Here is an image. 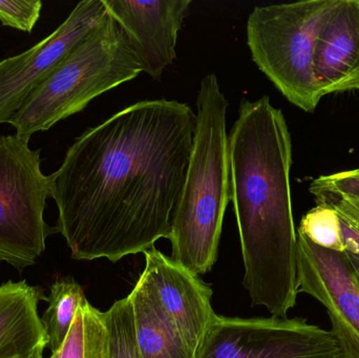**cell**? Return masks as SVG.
Wrapping results in <instances>:
<instances>
[{"mask_svg":"<svg viewBox=\"0 0 359 358\" xmlns=\"http://www.w3.org/2000/svg\"><path fill=\"white\" fill-rule=\"evenodd\" d=\"M15 135H0V261L22 273L35 265L56 226L44 221L50 177L41 170L40 149Z\"/></svg>","mask_w":359,"mask_h":358,"instance_id":"obj_6","label":"cell"},{"mask_svg":"<svg viewBox=\"0 0 359 358\" xmlns=\"http://www.w3.org/2000/svg\"><path fill=\"white\" fill-rule=\"evenodd\" d=\"M48 358H111L105 312L86 300L78 309L62 346Z\"/></svg>","mask_w":359,"mask_h":358,"instance_id":"obj_15","label":"cell"},{"mask_svg":"<svg viewBox=\"0 0 359 358\" xmlns=\"http://www.w3.org/2000/svg\"><path fill=\"white\" fill-rule=\"evenodd\" d=\"M105 315L109 324L111 358H142L137 347L134 315L128 296L114 303Z\"/></svg>","mask_w":359,"mask_h":358,"instance_id":"obj_18","label":"cell"},{"mask_svg":"<svg viewBox=\"0 0 359 358\" xmlns=\"http://www.w3.org/2000/svg\"><path fill=\"white\" fill-rule=\"evenodd\" d=\"M109 14L138 46L144 73L160 80L176 59V46L192 0H103Z\"/></svg>","mask_w":359,"mask_h":358,"instance_id":"obj_11","label":"cell"},{"mask_svg":"<svg viewBox=\"0 0 359 358\" xmlns=\"http://www.w3.org/2000/svg\"><path fill=\"white\" fill-rule=\"evenodd\" d=\"M143 254L145 268L141 281L196 355L205 336L219 317L211 305L212 290L198 275L156 248Z\"/></svg>","mask_w":359,"mask_h":358,"instance_id":"obj_10","label":"cell"},{"mask_svg":"<svg viewBox=\"0 0 359 358\" xmlns=\"http://www.w3.org/2000/svg\"><path fill=\"white\" fill-rule=\"evenodd\" d=\"M137 347L142 358H196L175 324L140 279L128 296Z\"/></svg>","mask_w":359,"mask_h":358,"instance_id":"obj_14","label":"cell"},{"mask_svg":"<svg viewBox=\"0 0 359 358\" xmlns=\"http://www.w3.org/2000/svg\"><path fill=\"white\" fill-rule=\"evenodd\" d=\"M313 74L320 97L359 90V0H339L318 33Z\"/></svg>","mask_w":359,"mask_h":358,"instance_id":"obj_12","label":"cell"},{"mask_svg":"<svg viewBox=\"0 0 359 358\" xmlns=\"http://www.w3.org/2000/svg\"><path fill=\"white\" fill-rule=\"evenodd\" d=\"M347 254V252H346ZM348 259H349L350 264H351L352 269H353L354 275H355L356 281L359 286V260L352 254H347Z\"/></svg>","mask_w":359,"mask_h":358,"instance_id":"obj_22","label":"cell"},{"mask_svg":"<svg viewBox=\"0 0 359 358\" xmlns=\"http://www.w3.org/2000/svg\"><path fill=\"white\" fill-rule=\"evenodd\" d=\"M339 0L255 6L247 21L253 62L299 109L312 113L320 97L313 74L318 33Z\"/></svg>","mask_w":359,"mask_h":358,"instance_id":"obj_5","label":"cell"},{"mask_svg":"<svg viewBox=\"0 0 359 358\" xmlns=\"http://www.w3.org/2000/svg\"><path fill=\"white\" fill-rule=\"evenodd\" d=\"M310 193L359 199V168L318 177L310 184Z\"/></svg>","mask_w":359,"mask_h":358,"instance_id":"obj_21","label":"cell"},{"mask_svg":"<svg viewBox=\"0 0 359 358\" xmlns=\"http://www.w3.org/2000/svg\"><path fill=\"white\" fill-rule=\"evenodd\" d=\"M316 199L334 208L341 223L346 252L359 260V199L331 195H316Z\"/></svg>","mask_w":359,"mask_h":358,"instance_id":"obj_19","label":"cell"},{"mask_svg":"<svg viewBox=\"0 0 359 358\" xmlns=\"http://www.w3.org/2000/svg\"><path fill=\"white\" fill-rule=\"evenodd\" d=\"M299 292L328 312L331 333L347 358H359V286L346 252L325 249L297 233Z\"/></svg>","mask_w":359,"mask_h":358,"instance_id":"obj_9","label":"cell"},{"mask_svg":"<svg viewBox=\"0 0 359 358\" xmlns=\"http://www.w3.org/2000/svg\"><path fill=\"white\" fill-rule=\"evenodd\" d=\"M103 0H83L65 22L33 48L0 61V124L8 123L27 97L88 37L107 15Z\"/></svg>","mask_w":359,"mask_h":358,"instance_id":"obj_8","label":"cell"},{"mask_svg":"<svg viewBox=\"0 0 359 358\" xmlns=\"http://www.w3.org/2000/svg\"><path fill=\"white\" fill-rule=\"evenodd\" d=\"M196 358H347L331 331L307 319L217 317Z\"/></svg>","mask_w":359,"mask_h":358,"instance_id":"obj_7","label":"cell"},{"mask_svg":"<svg viewBox=\"0 0 359 358\" xmlns=\"http://www.w3.org/2000/svg\"><path fill=\"white\" fill-rule=\"evenodd\" d=\"M144 71L138 46L109 14L33 90L8 122L21 138L83 111L90 101Z\"/></svg>","mask_w":359,"mask_h":358,"instance_id":"obj_4","label":"cell"},{"mask_svg":"<svg viewBox=\"0 0 359 358\" xmlns=\"http://www.w3.org/2000/svg\"><path fill=\"white\" fill-rule=\"evenodd\" d=\"M43 289L25 281L0 286V358H43L48 347L38 305Z\"/></svg>","mask_w":359,"mask_h":358,"instance_id":"obj_13","label":"cell"},{"mask_svg":"<svg viewBox=\"0 0 359 358\" xmlns=\"http://www.w3.org/2000/svg\"><path fill=\"white\" fill-rule=\"evenodd\" d=\"M229 106L217 75L201 80L196 128L185 180L172 219V259L194 275L217 262L230 195Z\"/></svg>","mask_w":359,"mask_h":358,"instance_id":"obj_3","label":"cell"},{"mask_svg":"<svg viewBox=\"0 0 359 358\" xmlns=\"http://www.w3.org/2000/svg\"><path fill=\"white\" fill-rule=\"evenodd\" d=\"M314 245L337 252H346L341 237V223L332 206L318 202L302 219L297 231Z\"/></svg>","mask_w":359,"mask_h":358,"instance_id":"obj_17","label":"cell"},{"mask_svg":"<svg viewBox=\"0 0 359 358\" xmlns=\"http://www.w3.org/2000/svg\"><path fill=\"white\" fill-rule=\"evenodd\" d=\"M41 8L40 0H0V22L4 27L31 33Z\"/></svg>","mask_w":359,"mask_h":358,"instance_id":"obj_20","label":"cell"},{"mask_svg":"<svg viewBox=\"0 0 359 358\" xmlns=\"http://www.w3.org/2000/svg\"><path fill=\"white\" fill-rule=\"evenodd\" d=\"M230 195L251 302L274 317L297 304V230L291 199L292 142L269 96L243 98L229 135Z\"/></svg>","mask_w":359,"mask_h":358,"instance_id":"obj_2","label":"cell"},{"mask_svg":"<svg viewBox=\"0 0 359 358\" xmlns=\"http://www.w3.org/2000/svg\"><path fill=\"white\" fill-rule=\"evenodd\" d=\"M196 113L168 99L134 103L78 137L50 174L56 228L77 261L117 263L170 239Z\"/></svg>","mask_w":359,"mask_h":358,"instance_id":"obj_1","label":"cell"},{"mask_svg":"<svg viewBox=\"0 0 359 358\" xmlns=\"http://www.w3.org/2000/svg\"><path fill=\"white\" fill-rule=\"evenodd\" d=\"M86 300L81 286L72 277L57 280L50 286V296L46 298L48 306L40 319L52 353L62 346L78 309Z\"/></svg>","mask_w":359,"mask_h":358,"instance_id":"obj_16","label":"cell"}]
</instances>
